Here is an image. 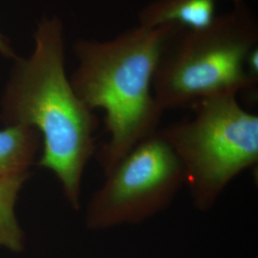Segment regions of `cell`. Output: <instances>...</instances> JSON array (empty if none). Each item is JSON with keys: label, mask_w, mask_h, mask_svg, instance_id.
I'll list each match as a JSON object with an SVG mask.
<instances>
[{"label": "cell", "mask_w": 258, "mask_h": 258, "mask_svg": "<svg viewBox=\"0 0 258 258\" xmlns=\"http://www.w3.org/2000/svg\"><path fill=\"white\" fill-rule=\"evenodd\" d=\"M35 47L17 56L1 98L5 126H26L40 134L37 165L53 172L71 208L81 209L83 173L98 149L99 120L79 98L65 70L63 23L58 17L37 22Z\"/></svg>", "instance_id": "obj_1"}, {"label": "cell", "mask_w": 258, "mask_h": 258, "mask_svg": "<svg viewBox=\"0 0 258 258\" xmlns=\"http://www.w3.org/2000/svg\"><path fill=\"white\" fill-rule=\"evenodd\" d=\"M180 28L138 25L108 40L79 39L78 66L70 79L91 110L104 111L108 140L96 158L104 174L136 145L159 130L163 110L153 94V79L167 41Z\"/></svg>", "instance_id": "obj_2"}, {"label": "cell", "mask_w": 258, "mask_h": 258, "mask_svg": "<svg viewBox=\"0 0 258 258\" xmlns=\"http://www.w3.org/2000/svg\"><path fill=\"white\" fill-rule=\"evenodd\" d=\"M258 46V23L247 3L233 5L206 27L178 29L167 41L153 79L164 111L191 108L206 99L254 89L246 70Z\"/></svg>", "instance_id": "obj_3"}, {"label": "cell", "mask_w": 258, "mask_h": 258, "mask_svg": "<svg viewBox=\"0 0 258 258\" xmlns=\"http://www.w3.org/2000/svg\"><path fill=\"white\" fill-rule=\"evenodd\" d=\"M194 115L160 128L180 160L194 207L211 211L231 181L258 162V117L237 95L197 102Z\"/></svg>", "instance_id": "obj_4"}, {"label": "cell", "mask_w": 258, "mask_h": 258, "mask_svg": "<svg viewBox=\"0 0 258 258\" xmlns=\"http://www.w3.org/2000/svg\"><path fill=\"white\" fill-rule=\"evenodd\" d=\"M104 175L86 206L85 224L91 231L148 221L167 209L185 184L182 164L160 128Z\"/></svg>", "instance_id": "obj_5"}, {"label": "cell", "mask_w": 258, "mask_h": 258, "mask_svg": "<svg viewBox=\"0 0 258 258\" xmlns=\"http://www.w3.org/2000/svg\"><path fill=\"white\" fill-rule=\"evenodd\" d=\"M220 0H152L140 10L139 25L155 28L173 25L194 30L210 25L216 17ZM233 5L246 0H230Z\"/></svg>", "instance_id": "obj_6"}, {"label": "cell", "mask_w": 258, "mask_h": 258, "mask_svg": "<svg viewBox=\"0 0 258 258\" xmlns=\"http://www.w3.org/2000/svg\"><path fill=\"white\" fill-rule=\"evenodd\" d=\"M41 144L40 134L26 126H5L0 130V179L31 175Z\"/></svg>", "instance_id": "obj_7"}, {"label": "cell", "mask_w": 258, "mask_h": 258, "mask_svg": "<svg viewBox=\"0 0 258 258\" xmlns=\"http://www.w3.org/2000/svg\"><path fill=\"white\" fill-rule=\"evenodd\" d=\"M31 175L0 179V247L14 252L24 248V234L16 216L15 208L19 191Z\"/></svg>", "instance_id": "obj_8"}, {"label": "cell", "mask_w": 258, "mask_h": 258, "mask_svg": "<svg viewBox=\"0 0 258 258\" xmlns=\"http://www.w3.org/2000/svg\"><path fill=\"white\" fill-rule=\"evenodd\" d=\"M0 55L12 59H15L18 56L16 55V52L11 45L8 38L5 37L1 32H0Z\"/></svg>", "instance_id": "obj_9"}]
</instances>
